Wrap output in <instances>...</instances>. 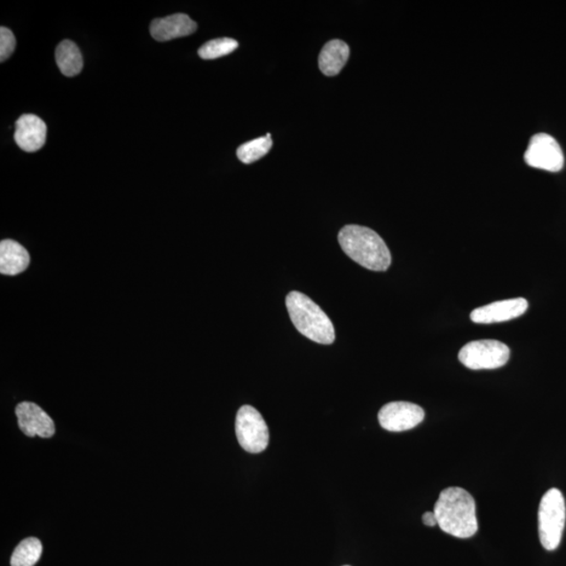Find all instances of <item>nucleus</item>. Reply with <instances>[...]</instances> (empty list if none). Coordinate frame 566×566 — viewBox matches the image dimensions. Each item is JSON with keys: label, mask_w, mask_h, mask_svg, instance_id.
Returning a JSON list of instances; mask_svg holds the SVG:
<instances>
[{"label": "nucleus", "mask_w": 566, "mask_h": 566, "mask_svg": "<svg viewBox=\"0 0 566 566\" xmlns=\"http://www.w3.org/2000/svg\"><path fill=\"white\" fill-rule=\"evenodd\" d=\"M341 249L352 261L375 272L390 267L391 254L382 238L367 227L349 224L338 235Z\"/></svg>", "instance_id": "nucleus-2"}, {"label": "nucleus", "mask_w": 566, "mask_h": 566, "mask_svg": "<svg viewBox=\"0 0 566 566\" xmlns=\"http://www.w3.org/2000/svg\"><path fill=\"white\" fill-rule=\"evenodd\" d=\"M43 554V545L39 539L30 537L16 546L11 557V566H34Z\"/></svg>", "instance_id": "nucleus-16"}, {"label": "nucleus", "mask_w": 566, "mask_h": 566, "mask_svg": "<svg viewBox=\"0 0 566 566\" xmlns=\"http://www.w3.org/2000/svg\"><path fill=\"white\" fill-rule=\"evenodd\" d=\"M566 521L563 494L558 489L548 490L542 496L538 511V532L542 546L555 551L562 539Z\"/></svg>", "instance_id": "nucleus-4"}, {"label": "nucleus", "mask_w": 566, "mask_h": 566, "mask_svg": "<svg viewBox=\"0 0 566 566\" xmlns=\"http://www.w3.org/2000/svg\"><path fill=\"white\" fill-rule=\"evenodd\" d=\"M510 349L498 340L472 341L459 352V360L472 371L505 366L510 359Z\"/></svg>", "instance_id": "nucleus-5"}, {"label": "nucleus", "mask_w": 566, "mask_h": 566, "mask_svg": "<svg viewBox=\"0 0 566 566\" xmlns=\"http://www.w3.org/2000/svg\"><path fill=\"white\" fill-rule=\"evenodd\" d=\"M20 430L27 436L50 438L55 435V424L50 415L36 404L22 402L15 409Z\"/></svg>", "instance_id": "nucleus-9"}, {"label": "nucleus", "mask_w": 566, "mask_h": 566, "mask_svg": "<svg viewBox=\"0 0 566 566\" xmlns=\"http://www.w3.org/2000/svg\"><path fill=\"white\" fill-rule=\"evenodd\" d=\"M345 566H350V565H345Z\"/></svg>", "instance_id": "nucleus-21"}, {"label": "nucleus", "mask_w": 566, "mask_h": 566, "mask_svg": "<svg viewBox=\"0 0 566 566\" xmlns=\"http://www.w3.org/2000/svg\"><path fill=\"white\" fill-rule=\"evenodd\" d=\"M239 48V43L232 38H218L205 43L199 50L200 58L206 60L217 59L227 56Z\"/></svg>", "instance_id": "nucleus-18"}, {"label": "nucleus", "mask_w": 566, "mask_h": 566, "mask_svg": "<svg viewBox=\"0 0 566 566\" xmlns=\"http://www.w3.org/2000/svg\"><path fill=\"white\" fill-rule=\"evenodd\" d=\"M378 418L383 429L403 432L420 425L425 419V412L413 403L391 402L381 408Z\"/></svg>", "instance_id": "nucleus-8"}, {"label": "nucleus", "mask_w": 566, "mask_h": 566, "mask_svg": "<svg viewBox=\"0 0 566 566\" xmlns=\"http://www.w3.org/2000/svg\"><path fill=\"white\" fill-rule=\"evenodd\" d=\"M350 46L342 40L334 39L327 43L319 55V67L326 76H336L348 62Z\"/></svg>", "instance_id": "nucleus-14"}, {"label": "nucleus", "mask_w": 566, "mask_h": 566, "mask_svg": "<svg viewBox=\"0 0 566 566\" xmlns=\"http://www.w3.org/2000/svg\"><path fill=\"white\" fill-rule=\"evenodd\" d=\"M273 142L271 135L254 138V140L242 144L238 149V158L242 163L252 164L264 157L272 148Z\"/></svg>", "instance_id": "nucleus-17"}, {"label": "nucleus", "mask_w": 566, "mask_h": 566, "mask_svg": "<svg viewBox=\"0 0 566 566\" xmlns=\"http://www.w3.org/2000/svg\"><path fill=\"white\" fill-rule=\"evenodd\" d=\"M528 308L529 303L524 298L502 300L476 309L471 313V320L478 325L510 321L523 315Z\"/></svg>", "instance_id": "nucleus-10"}, {"label": "nucleus", "mask_w": 566, "mask_h": 566, "mask_svg": "<svg viewBox=\"0 0 566 566\" xmlns=\"http://www.w3.org/2000/svg\"><path fill=\"white\" fill-rule=\"evenodd\" d=\"M423 523L427 527H436L437 521L435 512H426L423 515Z\"/></svg>", "instance_id": "nucleus-20"}, {"label": "nucleus", "mask_w": 566, "mask_h": 566, "mask_svg": "<svg viewBox=\"0 0 566 566\" xmlns=\"http://www.w3.org/2000/svg\"><path fill=\"white\" fill-rule=\"evenodd\" d=\"M16 46L14 34L9 28H0V61L4 62L13 54Z\"/></svg>", "instance_id": "nucleus-19"}, {"label": "nucleus", "mask_w": 566, "mask_h": 566, "mask_svg": "<svg viewBox=\"0 0 566 566\" xmlns=\"http://www.w3.org/2000/svg\"><path fill=\"white\" fill-rule=\"evenodd\" d=\"M198 28L193 21L186 14H175L165 19L154 20L150 26V34L158 42H169V40L189 36Z\"/></svg>", "instance_id": "nucleus-12"}, {"label": "nucleus", "mask_w": 566, "mask_h": 566, "mask_svg": "<svg viewBox=\"0 0 566 566\" xmlns=\"http://www.w3.org/2000/svg\"><path fill=\"white\" fill-rule=\"evenodd\" d=\"M30 254L20 242L4 240L0 242V273L3 275H19L30 264Z\"/></svg>", "instance_id": "nucleus-13"}, {"label": "nucleus", "mask_w": 566, "mask_h": 566, "mask_svg": "<svg viewBox=\"0 0 566 566\" xmlns=\"http://www.w3.org/2000/svg\"><path fill=\"white\" fill-rule=\"evenodd\" d=\"M46 125L35 114H23L15 125V142L27 153L42 149L46 141Z\"/></svg>", "instance_id": "nucleus-11"}, {"label": "nucleus", "mask_w": 566, "mask_h": 566, "mask_svg": "<svg viewBox=\"0 0 566 566\" xmlns=\"http://www.w3.org/2000/svg\"><path fill=\"white\" fill-rule=\"evenodd\" d=\"M524 161L534 169L558 172L563 169L564 155L555 138L538 134L531 138Z\"/></svg>", "instance_id": "nucleus-7"}, {"label": "nucleus", "mask_w": 566, "mask_h": 566, "mask_svg": "<svg viewBox=\"0 0 566 566\" xmlns=\"http://www.w3.org/2000/svg\"><path fill=\"white\" fill-rule=\"evenodd\" d=\"M286 305L293 325L300 334L316 343H334L336 336L333 322L313 300L294 291L287 295Z\"/></svg>", "instance_id": "nucleus-3"}, {"label": "nucleus", "mask_w": 566, "mask_h": 566, "mask_svg": "<svg viewBox=\"0 0 566 566\" xmlns=\"http://www.w3.org/2000/svg\"><path fill=\"white\" fill-rule=\"evenodd\" d=\"M236 437L242 449L250 453H261L267 449L269 429L261 413L250 405L242 406L236 415Z\"/></svg>", "instance_id": "nucleus-6"}, {"label": "nucleus", "mask_w": 566, "mask_h": 566, "mask_svg": "<svg viewBox=\"0 0 566 566\" xmlns=\"http://www.w3.org/2000/svg\"><path fill=\"white\" fill-rule=\"evenodd\" d=\"M433 512L438 527L446 534L467 539L477 533L476 500L465 489L452 487L442 491Z\"/></svg>", "instance_id": "nucleus-1"}, {"label": "nucleus", "mask_w": 566, "mask_h": 566, "mask_svg": "<svg viewBox=\"0 0 566 566\" xmlns=\"http://www.w3.org/2000/svg\"><path fill=\"white\" fill-rule=\"evenodd\" d=\"M56 61L58 67L67 77L77 76L83 68V58L76 43L63 40L57 46Z\"/></svg>", "instance_id": "nucleus-15"}]
</instances>
